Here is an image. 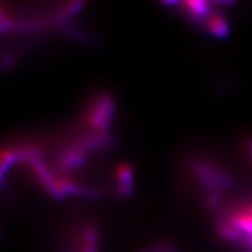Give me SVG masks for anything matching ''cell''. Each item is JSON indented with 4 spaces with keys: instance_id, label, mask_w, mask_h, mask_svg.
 <instances>
[{
    "instance_id": "cell-1",
    "label": "cell",
    "mask_w": 252,
    "mask_h": 252,
    "mask_svg": "<svg viewBox=\"0 0 252 252\" xmlns=\"http://www.w3.org/2000/svg\"><path fill=\"white\" fill-rule=\"evenodd\" d=\"M220 232L228 241L243 243L252 251V200L232 208L220 220Z\"/></svg>"
},
{
    "instance_id": "cell-2",
    "label": "cell",
    "mask_w": 252,
    "mask_h": 252,
    "mask_svg": "<svg viewBox=\"0 0 252 252\" xmlns=\"http://www.w3.org/2000/svg\"><path fill=\"white\" fill-rule=\"evenodd\" d=\"M112 112V103L108 97H102L93 103L86 116V123L90 128L104 132L108 127Z\"/></svg>"
},
{
    "instance_id": "cell-3",
    "label": "cell",
    "mask_w": 252,
    "mask_h": 252,
    "mask_svg": "<svg viewBox=\"0 0 252 252\" xmlns=\"http://www.w3.org/2000/svg\"><path fill=\"white\" fill-rule=\"evenodd\" d=\"M182 7L188 14V17L196 19V20L204 21L208 15L212 13V9L209 7V2L201 1V0H196V1H185L182 2Z\"/></svg>"
},
{
    "instance_id": "cell-4",
    "label": "cell",
    "mask_w": 252,
    "mask_h": 252,
    "mask_svg": "<svg viewBox=\"0 0 252 252\" xmlns=\"http://www.w3.org/2000/svg\"><path fill=\"white\" fill-rule=\"evenodd\" d=\"M204 26L216 36H224L228 32V24L220 13H210L203 21Z\"/></svg>"
},
{
    "instance_id": "cell-5",
    "label": "cell",
    "mask_w": 252,
    "mask_h": 252,
    "mask_svg": "<svg viewBox=\"0 0 252 252\" xmlns=\"http://www.w3.org/2000/svg\"><path fill=\"white\" fill-rule=\"evenodd\" d=\"M116 179L118 181V189L123 195H127L131 190L132 172L127 165H119L116 169Z\"/></svg>"
},
{
    "instance_id": "cell-6",
    "label": "cell",
    "mask_w": 252,
    "mask_h": 252,
    "mask_svg": "<svg viewBox=\"0 0 252 252\" xmlns=\"http://www.w3.org/2000/svg\"><path fill=\"white\" fill-rule=\"evenodd\" d=\"M249 151H250V153H251V157H252V143L250 144V146H249Z\"/></svg>"
}]
</instances>
